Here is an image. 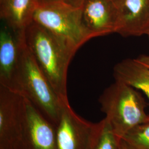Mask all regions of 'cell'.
<instances>
[{"label":"cell","instance_id":"cell-1","mask_svg":"<svg viewBox=\"0 0 149 149\" xmlns=\"http://www.w3.org/2000/svg\"><path fill=\"white\" fill-rule=\"evenodd\" d=\"M27 48L61 101H68L67 74L78 49L33 22L24 30Z\"/></svg>","mask_w":149,"mask_h":149},{"label":"cell","instance_id":"cell-20","mask_svg":"<svg viewBox=\"0 0 149 149\" xmlns=\"http://www.w3.org/2000/svg\"><path fill=\"white\" fill-rule=\"evenodd\" d=\"M147 67H148V66H147ZM148 68H149V67H148Z\"/></svg>","mask_w":149,"mask_h":149},{"label":"cell","instance_id":"cell-2","mask_svg":"<svg viewBox=\"0 0 149 149\" xmlns=\"http://www.w3.org/2000/svg\"><path fill=\"white\" fill-rule=\"evenodd\" d=\"M12 91L28 100L44 117L56 126L63 101L38 67L26 43L22 52Z\"/></svg>","mask_w":149,"mask_h":149},{"label":"cell","instance_id":"cell-15","mask_svg":"<svg viewBox=\"0 0 149 149\" xmlns=\"http://www.w3.org/2000/svg\"><path fill=\"white\" fill-rule=\"evenodd\" d=\"M119 149H136L128 144L123 138L119 139Z\"/></svg>","mask_w":149,"mask_h":149},{"label":"cell","instance_id":"cell-11","mask_svg":"<svg viewBox=\"0 0 149 149\" xmlns=\"http://www.w3.org/2000/svg\"><path fill=\"white\" fill-rule=\"evenodd\" d=\"M39 5L38 0H0L1 20L15 30H25Z\"/></svg>","mask_w":149,"mask_h":149},{"label":"cell","instance_id":"cell-19","mask_svg":"<svg viewBox=\"0 0 149 149\" xmlns=\"http://www.w3.org/2000/svg\"><path fill=\"white\" fill-rule=\"evenodd\" d=\"M147 36H148V39H149V33H148V35H147Z\"/></svg>","mask_w":149,"mask_h":149},{"label":"cell","instance_id":"cell-12","mask_svg":"<svg viewBox=\"0 0 149 149\" xmlns=\"http://www.w3.org/2000/svg\"><path fill=\"white\" fill-rule=\"evenodd\" d=\"M116 81L142 91L149 100V68L136 59L123 60L115 65Z\"/></svg>","mask_w":149,"mask_h":149},{"label":"cell","instance_id":"cell-10","mask_svg":"<svg viewBox=\"0 0 149 149\" xmlns=\"http://www.w3.org/2000/svg\"><path fill=\"white\" fill-rule=\"evenodd\" d=\"M119 27L123 37L140 36L149 33V0H119Z\"/></svg>","mask_w":149,"mask_h":149},{"label":"cell","instance_id":"cell-13","mask_svg":"<svg viewBox=\"0 0 149 149\" xmlns=\"http://www.w3.org/2000/svg\"><path fill=\"white\" fill-rule=\"evenodd\" d=\"M119 139L105 118L95 123L88 149H119Z\"/></svg>","mask_w":149,"mask_h":149},{"label":"cell","instance_id":"cell-5","mask_svg":"<svg viewBox=\"0 0 149 149\" xmlns=\"http://www.w3.org/2000/svg\"><path fill=\"white\" fill-rule=\"evenodd\" d=\"M25 98L0 85V149H15L21 137Z\"/></svg>","mask_w":149,"mask_h":149},{"label":"cell","instance_id":"cell-8","mask_svg":"<svg viewBox=\"0 0 149 149\" xmlns=\"http://www.w3.org/2000/svg\"><path fill=\"white\" fill-rule=\"evenodd\" d=\"M81 20L92 38L117 32L119 12L113 0H84Z\"/></svg>","mask_w":149,"mask_h":149},{"label":"cell","instance_id":"cell-3","mask_svg":"<svg viewBox=\"0 0 149 149\" xmlns=\"http://www.w3.org/2000/svg\"><path fill=\"white\" fill-rule=\"evenodd\" d=\"M101 110L115 134L122 138L135 126L149 120L143 98L133 87L116 81L100 98Z\"/></svg>","mask_w":149,"mask_h":149},{"label":"cell","instance_id":"cell-14","mask_svg":"<svg viewBox=\"0 0 149 149\" xmlns=\"http://www.w3.org/2000/svg\"><path fill=\"white\" fill-rule=\"evenodd\" d=\"M136 149H149V120L135 126L123 138Z\"/></svg>","mask_w":149,"mask_h":149},{"label":"cell","instance_id":"cell-9","mask_svg":"<svg viewBox=\"0 0 149 149\" xmlns=\"http://www.w3.org/2000/svg\"><path fill=\"white\" fill-rule=\"evenodd\" d=\"M25 45L24 30H15L2 22L0 29V85L11 91Z\"/></svg>","mask_w":149,"mask_h":149},{"label":"cell","instance_id":"cell-16","mask_svg":"<svg viewBox=\"0 0 149 149\" xmlns=\"http://www.w3.org/2000/svg\"><path fill=\"white\" fill-rule=\"evenodd\" d=\"M39 5L43 4H47L50 3H54V2H66L70 3V0H38Z\"/></svg>","mask_w":149,"mask_h":149},{"label":"cell","instance_id":"cell-6","mask_svg":"<svg viewBox=\"0 0 149 149\" xmlns=\"http://www.w3.org/2000/svg\"><path fill=\"white\" fill-rule=\"evenodd\" d=\"M95 124L77 115L69 100L63 101L60 117L55 127L58 149H88Z\"/></svg>","mask_w":149,"mask_h":149},{"label":"cell","instance_id":"cell-18","mask_svg":"<svg viewBox=\"0 0 149 149\" xmlns=\"http://www.w3.org/2000/svg\"><path fill=\"white\" fill-rule=\"evenodd\" d=\"M113 1H114L116 2V3L117 4V3L118 2L119 0H113Z\"/></svg>","mask_w":149,"mask_h":149},{"label":"cell","instance_id":"cell-7","mask_svg":"<svg viewBox=\"0 0 149 149\" xmlns=\"http://www.w3.org/2000/svg\"><path fill=\"white\" fill-rule=\"evenodd\" d=\"M15 149H58L55 127L26 98L23 129Z\"/></svg>","mask_w":149,"mask_h":149},{"label":"cell","instance_id":"cell-4","mask_svg":"<svg viewBox=\"0 0 149 149\" xmlns=\"http://www.w3.org/2000/svg\"><path fill=\"white\" fill-rule=\"evenodd\" d=\"M78 49L92 38L81 20V8L66 2L38 6L33 21Z\"/></svg>","mask_w":149,"mask_h":149},{"label":"cell","instance_id":"cell-17","mask_svg":"<svg viewBox=\"0 0 149 149\" xmlns=\"http://www.w3.org/2000/svg\"><path fill=\"white\" fill-rule=\"evenodd\" d=\"M84 0H70V3L72 5L74 6L77 7H80Z\"/></svg>","mask_w":149,"mask_h":149}]
</instances>
